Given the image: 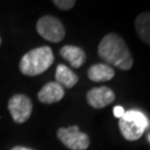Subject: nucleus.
<instances>
[{
  "instance_id": "obj_1",
  "label": "nucleus",
  "mask_w": 150,
  "mask_h": 150,
  "mask_svg": "<svg viewBox=\"0 0 150 150\" xmlns=\"http://www.w3.org/2000/svg\"><path fill=\"white\" fill-rule=\"evenodd\" d=\"M98 54L106 64L121 70L131 69L134 64L132 54L122 38L117 33H108L102 38L98 47Z\"/></svg>"
},
{
  "instance_id": "obj_2",
  "label": "nucleus",
  "mask_w": 150,
  "mask_h": 150,
  "mask_svg": "<svg viewBox=\"0 0 150 150\" xmlns=\"http://www.w3.org/2000/svg\"><path fill=\"white\" fill-rule=\"evenodd\" d=\"M54 52L50 47L43 46L35 48L25 54L20 60L19 69L25 76H39L54 64Z\"/></svg>"
},
{
  "instance_id": "obj_3",
  "label": "nucleus",
  "mask_w": 150,
  "mask_h": 150,
  "mask_svg": "<svg viewBox=\"0 0 150 150\" xmlns=\"http://www.w3.org/2000/svg\"><path fill=\"white\" fill-rule=\"evenodd\" d=\"M149 127V120L144 112L138 110L126 111L119 120V128L125 139L134 141L138 140Z\"/></svg>"
},
{
  "instance_id": "obj_4",
  "label": "nucleus",
  "mask_w": 150,
  "mask_h": 150,
  "mask_svg": "<svg viewBox=\"0 0 150 150\" xmlns=\"http://www.w3.org/2000/svg\"><path fill=\"white\" fill-rule=\"evenodd\" d=\"M38 33L50 42H60L64 38L66 31L62 22L54 16H43L37 22Z\"/></svg>"
},
{
  "instance_id": "obj_5",
  "label": "nucleus",
  "mask_w": 150,
  "mask_h": 150,
  "mask_svg": "<svg viewBox=\"0 0 150 150\" xmlns=\"http://www.w3.org/2000/svg\"><path fill=\"white\" fill-rule=\"evenodd\" d=\"M57 136L60 141L71 150H86L90 144L88 134L81 132L78 126L60 128L57 132Z\"/></svg>"
},
{
  "instance_id": "obj_6",
  "label": "nucleus",
  "mask_w": 150,
  "mask_h": 150,
  "mask_svg": "<svg viewBox=\"0 0 150 150\" xmlns=\"http://www.w3.org/2000/svg\"><path fill=\"white\" fill-rule=\"evenodd\" d=\"M8 109L15 122L23 123L31 116L32 102L26 95L17 93L9 99Z\"/></svg>"
},
{
  "instance_id": "obj_7",
  "label": "nucleus",
  "mask_w": 150,
  "mask_h": 150,
  "mask_svg": "<svg viewBox=\"0 0 150 150\" xmlns=\"http://www.w3.org/2000/svg\"><path fill=\"white\" fill-rule=\"evenodd\" d=\"M113 91L108 87H97L92 88L87 93V101L91 107L100 109L107 107L115 100Z\"/></svg>"
},
{
  "instance_id": "obj_8",
  "label": "nucleus",
  "mask_w": 150,
  "mask_h": 150,
  "mask_svg": "<svg viewBox=\"0 0 150 150\" xmlns=\"http://www.w3.org/2000/svg\"><path fill=\"white\" fill-rule=\"evenodd\" d=\"M64 96V89L59 83L48 82L38 92V99L42 103H54L60 101Z\"/></svg>"
},
{
  "instance_id": "obj_9",
  "label": "nucleus",
  "mask_w": 150,
  "mask_h": 150,
  "mask_svg": "<svg viewBox=\"0 0 150 150\" xmlns=\"http://www.w3.org/2000/svg\"><path fill=\"white\" fill-rule=\"evenodd\" d=\"M60 56L67 60L74 68H80L86 61L85 51L76 46H64L60 49Z\"/></svg>"
},
{
  "instance_id": "obj_10",
  "label": "nucleus",
  "mask_w": 150,
  "mask_h": 150,
  "mask_svg": "<svg viewBox=\"0 0 150 150\" xmlns=\"http://www.w3.org/2000/svg\"><path fill=\"white\" fill-rule=\"evenodd\" d=\"M88 77L95 82H105L115 77V70L106 64H96L89 68Z\"/></svg>"
},
{
  "instance_id": "obj_11",
  "label": "nucleus",
  "mask_w": 150,
  "mask_h": 150,
  "mask_svg": "<svg viewBox=\"0 0 150 150\" xmlns=\"http://www.w3.org/2000/svg\"><path fill=\"white\" fill-rule=\"evenodd\" d=\"M56 82L62 88H72L78 82V76L64 64H59L56 69Z\"/></svg>"
},
{
  "instance_id": "obj_12",
  "label": "nucleus",
  "mask_w": 150,
  "mask_h": 150,
  "mask_svg": "<svg viewBox=\"0 0 150 150\" xmlns=\"http://www.w3.org/2000/svg\"><path fill=\"white\" fill-rule=\"evenodd\" d=\"M134 29L140 39L150 46V12H141L136 18Z\"/></svg>"
},
{
  "instance_id": "obj_13",
  "label": "nucleus",
  "mask_w": 150,
  "mask_h": 150,
  "mask_svg": "<svg viewBox=\"0 0 150 150\" xmlns=\"http://www.w3.org/2000/svg\"><path fill=\"white\" fill-rule=\"evenodd\" d=\"M75 0H54V5L61 10H69L75 6Z\"/></svg>"
},
{
  "instance_id": "obj_14",
  "label": "nucleus",
  "mask_w": 150,
  "mask_h": 150,
  "mask_svg": "<svg viewBox=\"0 0 150 150\" xmlns=\"http://www.w3.org/2000/svg\"><path fill=\"white\" fill-rule=\"evenodd\" d=\"M125 109H123L121 106H116V107L113 108V115H115V117H117V118H122L123 115H125Z\"/></svg>"
},
{
  "instance_id": "obj_15",
  "label": "nucleus",
  "mask_w": 150,
  "mask_h": 150,
  "mask_svg": "<svg viewBox=\"0 0 150 150\" xmlns=\"http://www.w3.org/2000/svg\"><path fill=\"white\" fill-rule=\"evenodd\" d=\"M11 150H33V149H30V148H27V147H22V146H17V147H13Z\"/></svg>"
},
{
  "instance_id": "obj_16",
  "label": "nucleus",
  "mask_w": 150,
  "mask_h": 150,
  "mask_svg": "<svg viewBox=\"0 0 150 150\" xmlns=\"http://www.w3.org/2000/svg\"><path fill=\"white\" fill-rule=\"evenodd\" d=\"M0 46H1V38H0Z\"/></svg>"
},
{
  "instance_id": "obj_17",
  "label": "nucleus",
  "mask_w": 150,
  "mask_h": 150,
  "mask_svg": "<svg viewBox=\"0 0 150 150\" xmlns=\"http://www.w3.org/2000/svg\"><path fill=\"white\" fill-rule=\"evenodd\" d=\"M149 140H150V134H149Z\"/></svg>"
}]
</instances>
